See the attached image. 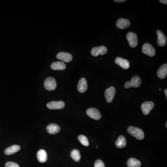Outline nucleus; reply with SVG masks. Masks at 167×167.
Returning <instances> with one entry per match:
<instances>
[{"mask_svg": "<svg viewBox=\"0 0 167 167\" xmlns=\"http://www.w3.org/2000/svg\"><path fill=\"white\" fill-rule=\"evenodd\" d=\"M51 68L54 70H64L66 68V65L64 62L57 61L51 64Z\"/></svg>", "mask_w": 167, "mask_h": 167, "instance_id": "6ab92c4d", "label": "nucleus"}, {"mask_svg": "<svg viewBox=\"0 0 167 167\" xmlns=\"http://www.w3.org/2000/svg\"><path fill=\"white\" fill-rule=\"evenodd\" d=\"M115 94L116 89L113 86H110L105 90L104 95L108 103H110L113 101Z\"/></svg>", "mask_w": 167, "mask_h": 167, "instance_id": "0eeeda50", "label": "nucleus"}, {"mask_svg": "<svg viewBox=\"0 0 167 167\" xmlns=\"http://www.w3.org/2000/svg\"><path fill=\"white\" fill-rule=\"evenodd\" d=\"M167 122H166V128H167Z\"/></svg>", "mask_w": 167, "mask_h": 167, "instance_id": "7c9ffc66", "label": "nucleus"}, {"mask_svg": "<svg viewBox=\"0 0 167 167\" xmlns=\"http://www.w3.org/2000/svg\"><path fill=\"white\" fill-rule=\"evenodd\" d=\"M5 167H20L19 165L15 162H9L5 164Z\"/></svg>", "mask_w": 167, "mask_h": 167, "instance_id": "a878e982", "label": "nucleus"}, {"mask_svg": "<svg viewBox=\"0 0 167 167\" xmlns=\"http://www.w3.org/2000/svg\"><path fill=\"white\" fill-rule=\"evenodd\" d=\"M127 39L129 42V45L131 48H136L138 45V38L137 34L130 32L127 33Z\"/></svg>", "mask_w": 167, "mask_h": 167, "instance_id": "7ed1b4c3", "label": "nucleus"}, {"mask_svg": "<svg viewBox=\"0 0 167 167\" xmlns=\"http://www.w3.org/2000/svg\"><path fill=\"white\" fill-rule=\"evenodd\" d=\"M47 131L50 134H56L60 131V127L57 124H51L48 125L47 127Z\"/></svg>", "mask_w": 167, "mask_h": 167, "instance_id": "2eb2a0df", "label": "nucleus"}, {"mask_svg": "<svg viewBox=\"0 0 167 167\" xmlns=\"http://www.w3.org/2000/svg\"><path fill=\"white\" fill-rule=\"evenodd\" d=\"M78 138L79 142L84 146H86V147L89 146V141H88V139L85 136H84V135H79L78 136Z\"/></svg>", "mask_w": 167, "mask_h": 167, "instance_id": "b1692460", "label": "nucleus"}, {"mask_svg": "<svg viewBox=\"0 0 167 167\" xmlns=\"http://www.w3.org/2000/svg\"><path fill=\"white\" fill-rule=\"evenodd\" d=\"M159 2H160L161 3H163V4H167V0H160Z\"/></svg>", "mask_w": 167, "mask_h": 167, "instance_id": "cd10ccee", "label": "nucleus"}, {"mask_svg": "<svg viewBox=\"0 0 167 167\" xmlns=\"http://www.w3.org/2000/svg\"><path fill=\"white\" fill-rule=\"evenodd\" d=\"M88 88L87 81L85 78H82L79 80L78 85V90L79 92L84 93Z\"/></svg>", "mask_w": 167, "mask_h": 167, "instance_id": "4468645a", "label": "nucleus"}, {"mask_svg": "<svg viewBox=\"0 0 167 167\" xmlns=\"http://www.w3.org/2000/svg\"><path fill=\"white\" fill-rule=\"evenodd\" d=\"M128 132L133 137L138 140H143L144 138V134L143 130L136 127L130 126L128 128Z\"/></svg>", "mask_w": 167, "mask_h": 167, "instance_id": "f257e3e1", "label": "nucleus"}, {"mask_svg": "<svg viewBox=\"0 0 167 167\" xmlns=\"http://www.w3.org/2000/svg\"><path fill=\"white\" fill-rule=\"evenodd\" d=\"M157 43L158 46L160 47H164L165 46L167 42V38L165 35L161 30H157Z\"/></svg>", "mask_w": 167, "mask_h": 167, "instance_id": "ddd939ff", "label": "nucleus"}, {"mask_svg": "<svg viewBox=\"0 0 167 167\" xmlns=\"http://www.w3.org/2000/svg\"><path fill=\"white\" fill-rule=\"evenodd\" d=\"M131 25V22L128 20L121 18L116 21V26L119 29H124L129 27Z\"/></svg>", "mask_w": 167, "mask_h": 167, "instance_id": "9b49d317", "label": "nucleus"}, {"mask_svg": "<svg viewBox=\"0 0 167 167\" xmlns=\"http://www.w3.org/2000/svg\"><path fill=\"white\" fill-rule=\"evenodd\" d=\"M126 140L123 136H120L116 142V146L118 148L122 149L125 148L126 145Z\"/></svg>", "mask_w": 167, "mask_h": 167, "instance_id": "aec40b11", "label": "nucleus"}, {"mask_svg": "<svg viewBox=\"0 0 167 167\" xmlns=\"http://www.w3.org/2000/svg\"><path fill=\"white\" fill-rule=\"evenodd\" d=\"M116 64L119 65L124 69H127L130 67L129 61L120 57H117L115 60Z\"/></svg>", "mask_w": 167, "mask_h": 167, "instance_id": "f8f14e48", "label": "nucleus"}, {"mask_svg": "<svg viewBox=\"0 0 167 167\" xmlns=\"http://www.w3.org/2000/svg\"><path fill=\"white\" fill-rule=\"evenodd\" d=\"M95 167H105L104 163L102 160H97L96 161L94 164Z\"/></svg>", "mask_w": 167, "mask_h": 167, "instance_id": "393cba45", "label": "nucleus"}, {"mask_svg": "<svg viewBox=\"0 0 167 167\" xmlns=\"http://www.w3.org/2000/svg\"><path fill=\"white\" fill-rule=\"evenodd\" d=\"M130 82L131 87H133L137 88V87H139L141 85L142 80H141V78L140 77L138 76H135L131 78V81H130Z\"/></svg>", "mask_w": 167, "mask_h": 167, "instance_id": "412c9836", "label": "nucleus"}, {"mask_svg": "<svg viewBox=\"0 0 167 167\" xmlns=\"http://www.w3.org/2000/svg\"><path fill=\"white\" fill-rule=\"evenodd\" d=\"M107 52V48L104 46L93 48L91 50V54L94 57H97L99 54L104 55Z\"/></svg>", "mask_w": 167, "mask_h": 167, "instance_id": "423d86ee", "label": "nucleus"}, {"mask_svg": "<svg viewBox=\"0 0 167 167\" xmlns=\"http://www.w3.org/2000/svg\"><path fill=\"white\" fill-rule=\"evenodd\" d=\"M125 88H126V89H128V88H131V87L130 81H127V82H126L125 83Z\"/></svg>", "mask_w": 167, "mask_h": 167, "instance_id": "bb28decb", "label": "nucleus"}, {"mask_svg": "<svg viewBox=\"0 0 167 167\" xmlns=\"http://www.w3.org/2000/svg\"><path fill=\"white\" fill-rule=\"evenodd\" d=\"M71 156L72 158L73 159L75 162H79L81 159V155H80V152L78 150H73L71 152Z\"/></svg>", "mask_w": 167, "mask_h": 167, "instance_id": "5701e85b", "label": "nucleus"}, {"mask_svg": "<svg viewBox=\"0 0 167 167\" xmlns=\"http://www.w3.org/2000/svg\"><path fill=\"white\" fill-rule=\"evenodd\" d=\"M57 58L64 62H70L73 60V56L66 52H60L57 54Z\"/></svg>", "mask_w": 167, "mask_h": 167, "instance_id": "9d476101", "label": "nucleus"}, {"mask_svg": "<svg viewBox=\"0 0 167 167\" xmlns=\"http://www.w3.org/2000/svg\"><path fill=\"white\" fill-rule=\"evenodd\" d=\"M127 165L128 167H140L141 163L138 159L131 158L128 160Z\"/></svg>", "mask_w": 167, "mask_h": 167, "instance_id": "4be33fe9", "label": "nucleus"}, {"mask_svg": "<svg viewBox=\"0 0 167 167\" xmlns=\"http://www.w3.org/2000/svg\"><path fill=\"white\" fill-rule=\"evenodd\" d=\"M20 146H19L18 145H14L10 147L7 148L4 151L5 155L7 156L13 155V154H15L16 152H18L20 151Z\"/></svg>", "mask_w": 167, "mask_h": 167, "instance_id": "dca6fc26", "label": "nucleus"}, {"mask_svg": "<svg viewBox=\"0 0 167 167\" xmlns=\"http://www.w3.org/2000/svg\"><path fill=\"white\" fill-rule=\"evenodd\" d=\"M37 157L40 162L44 163L46 162L48 159V154L45 150H40L38 151Z\"/></svg>", "mask_w": 167, "mask_h": 167, "instance_id": "f3484780", "label": "nucleus"}, {"mask_svg": "<svg viewBox=\"0 0 167 167\" xmlns=\"http://www.w3.org/2000/svg\"><path fill=\"white\" fill-rule=\"evenodd\" d=\"M48 108L51 110H60L64 108L65 104L62 101H51L48 103L47 104Z\"/></svg>", "mask_w": 167, "mask_h": 167, "instance_id": "6e6552de", "label": "nucleus"}, {"mask_svg": "<svg viewBox=\"0 0 167 167\" xmlns=\"http://www.w3.org/2000/svg\"><path fill=\"white\" fill-rule=\"evenodd\" d=\"M158 77L161 79L166 78L167 75V64L162 65L158 69L157 72Z\"/></svg>", "mask_w": 167, "mask_h": 167, "instance_id": "a211bd4d", "label": "nucleus"}, {"mask_svg": "<svg viewBox=\"0 0 167 167\" xmlns=\"http://www.w3.org/2000/svg\"><path fill=\"white\" fill-rule=\"evenodd\" d=\"M155 107V104L152 101H146L144 102L141 105V109L143 113L145 115H148L151 110Z\"/></svg>", "mask_w": 167, "mask_h": 167, "instance_id": "1a4fd4ad", "label": "nucleus"}, {"mask_svg": "<svg viewBox=\"0 0 167 167\" xmlns=\"http://www.w3.org/2000/svg\"><path fill=\"white\" fill-rule=\"evenodd\" d=\"M142 52L145 54L147 55L150 57H153L156 54L155 48L149 43H145L143 45Z\"/></svg>", "mask_w": 167, "mask_h": 167, "instance_id": "20e7f679", "label": "nucleus"}, {"mask_svg": "<svg viewBox=\"0 0 167 167\" xmlns=\"http://www.w3.org/2000/svg\"><path fill=\"white\" fill-rule=\"evenodd\" d=\"M87 115L91 119L96 120H98L101 118V114L100 111L96 108H91L86 110Z\"/></svg>", "mask_w": 167, "mask_h": 167, "instance_id": "39448f33", "label": "nucleus"}, {"mask_svg": "<svg viewBox=\"0 0 167 167\" xmlns=\"http://www.w3.org/2000/svg\"><path fill=\"white\" fill-rule=\"evenodd\" d=\"M125 1V0H115L114 1V2H123Z\"/></svg>", "mask_w": 167, "mask_h": 167, "instance_id": "c85d7f7f", "label": "nucleus"}, {"mask_svg": "<svg viewBox=\"0 0 167 167\" xmlns=\"http://www.w3.org/2000/svg\"><path fill=\"white\" fill-rule=\"evenodd\" d=\"M164 93H165V96H166V98H167V89H165L164 90Z\"/></svg>", "mask_w": 167, "mask_h": 167, "instance_id": "c756f323", "label": "nucleus"}, {"mask_svg": "<svg viewBox=\"0 0 167 167\" xmlns=\"http://www.w3.org/2000/svg\"><path fill=\"white\" fill-rule=\"evenodd\" d=\"M45 88L48 91H54L57 87V82L54 78L48 77L44 82Z\"/></svg>", "mask_w": 167, "mask_h": 167, "instance_id": "f03ea898", "label": "nucleus"}]
</instances>
